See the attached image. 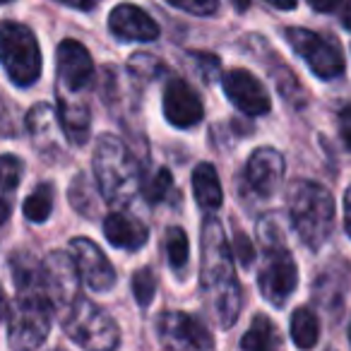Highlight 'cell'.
<instances>
[{
	"mask_svg": "<svg viewBox=\"0 0 351 351\" xmlns=\"http://www.w3.org/2000/svg\"><path fill=\"white\" fill-rule=\"evenodd\" d=\"M289 46L296 51L320 80H335L344 73V56L341 49L337 46L335 39L330 36H320L311 29H301V27H291L284 32Z\"/></svg>",
	"mask_w": 351,
	"mask_h": 351,
	"instance_id": "cell-7",
	"label": "cell"
},
{
	"mask_svg": "<svg viewBox=\"0 0 351 351\" xmlns=\"http://www.w3.org/2000/svg\"><path fill=\"white\" fill-rule=\"evenodd\" d=\"M58 3H63V5H68V8H75V10H92V8L97 5V0H58Z\"/></svg>",
	"mask_w": 351,
	"mask_h": 351,
	"instance_id": "cell-35",
	"label": "cell"
},
{
	"mask_svg": "<svg viewBox=\"0 0 351 351\" xmlns=\"http://www.w3.org/2000/svg\"><path fill=\"white\" fill-rule=\"evenodd\" d=\"M77 274L80 272L73 255L65 253H51L41 265V289L58 315L82 298L80 296V279L82 277Z\"/></svg>",
	"mask_w": 351,
	"mask_h": 351,
	"instance_id": "cell-8",
	"label": "cell"
},
{
	"mask_svg": "<svg viewBox=\"0 0 351 351\" xmlns=\"http://www.w3.org/2000/svg\"><path fill=\"white\" fill-rule=\"evenodd\" d=\"M65 335L77 341L84 351H113L121 344L118 325L97 303L80 298L65 313H60Z\"/></svg>",
	"mask_w": 351,
	"mask_h": 351,
	"instance_id": "cell-4",
	"label": "cell"
},
{
	"mask_svg": "<svg viewBox=\"0 0 351 351\" xmlns=\"http://www.w3.org/2000/svg\"><path fill=\"white\" fill-rule=\"evenodd\" d=\"M291 339L301 351H308L320 339V322L311 308H296L291 315Z\"/></svg>",
	"mask_w": 351,
	"mask_h": 351,
	"instance_id": "cell-21",
	"label": "cell"
},
{
	"mask_svg": "<svg viewBox=\"0 0 351 351\" xmlns=\"http://www.w3.org/2000/svg\"><path fill=\"white\" fill-rule=\"evenodd\" d=\"M53 306L44 293L17 296L8 308V344L12 351H34L51 332Z\"/></svg>",
	"mask_w": 351,
	"mask_h": 351,
	"instance_id": "cell-5",
	"label": "cell"
},
{
	"mask_svg": "<svg viewBox=\"0 0 351 351\" xmlns=\"http://www.w3.org/2000/svg\"><path fill=\"white\" fill-rule=\"evenodd\" d=\"M258 234H260V241L263 245L269 250H279V248H287L284 245V229H282V221H279V215H267L263 217L258 226Z\"/></svg>",
	"mask_w": 351,
	"mask_h": 351,
	"instance_id": "cell-26",
	"label": "cell"
},
{
	"mask_svg": "<svg viewBox=\"0 0 351 351\" xmlns=\"http://www.w3.org/2000/svg\"><path fill=\"white\" fill-rule=\"evenodd\" d=\"M265 3H269V5L277 8V10H293L298 0H265Z\"/></svg>",
	"mask_w": 351,
	"mask_h": 351,
	"instance_id": "cell-37",
	"label": "cell"
},
{
	"mask_svg": "<svg viewBox=\"0 0 351 351\" xmlns=\"http://www.w3.org/2000/svg\"><path fill=\"white\" fill-rule=\"evenodd\" d=\"M104 236L108 243L123 250H140L149 239V231L135 217H128L123 212H113L104 219Z\"/></svg>",
	"mask_w": 351,
	"mask_h": 351,
	"instance_id": "cell-17",
	"label": "cell"
},
{
	"mask_svg": "<svg viewBox=\"0 0 351 351\" xmlns=\"http://www.w3.org/2000/svg\"><path fill=\"white\" fill-rule=\"evenodd\" d=\"M94 176L108 205L128 207L140 193V166L116 135H101L94 149Z\"/></svg>",
	"mask_w": 351,
	"mask_h": 351,
	"instance_id": "cell-2",
	"label": "cell"
},
{
	"mask_svg": "<svg viewBox=\"0 0 351 351\" xmlns=\"http://www.w3.org/2000/svg\"><path fill=\"white\" fill-rule=\"evenodd\" d=\"M159 335L169 346L193 351H212L215 339L205 322L188 313H164L159 320Z\"/></svg>",
	"mask_w": 351,
	"mask_h": 351,
	"instance_id": "cell-11",
	"label": "cell"
},
{
	"mask_svg": "<svg viewBox=\"0 0 351 351\" xmlns=\"http://www.w3.org/2000/svg\"><path fill=\"white\" fill-rule=\"evenodd\" d=\"M92 197H94V188L87 183V178H84L82 173L75 176L73 186H70V202H73L75 210L82 212V215H87V217H94L92 205H87V202H92Z\"/></svg>",
	"mask_w": 351,
	"mask_h": 351,
	"instance_id": "cell-27",
	"label": "cell"
},
{
	"mask_svg": "<svg viewBox=\"0 0 351 351\" xmlns=\"http://www.w3.org/2000/svg\"><path fill=\"white\" fill-rule=\"evenodd\" d=\"M330 351H332V349H330Z\"/></svg>",
	"mask_w": 351,
	"mask_h": 351,
	"instance_id": "cell-42",
	"label": "cell"
},
{
	"mask_svg": "<svg viewBox=\"0 0 351 351\" xmlns=\"http://www.w3.org/2000/svg\"><path fill=\"white\" fill-rule=\"evenodd\" d=\"M0 58L17 87H32L41 77V51L29 27L5 22L0 29Z\"/></svg>",
	"mask_w": 351,
	"mask_h": 351,
	"instance_id": "cell-6",
	"label": "cell"
},
{
	"mask_svg": "<svg viewBox=\"0 0 351 351\" xmlns=\"http://www.w3.org/2000/svg\"><path fill=\"white\" fill-rule=\"evenodd\" d=\"M166 3L183 12H191V15H200V17L215 15L217 8H219L217 0H166Z\"/></svg>",
	"mask_w": 351,
	"mask_h": 351,
	"instance_id": "cell-30",
	"label": "cell"
},
{
	"mask_svg": "<svg viewBox=\"0 0 351 351\" xmlns=\"http://www.w3.org/2000/svg\"><path fill=\"white\" fill-rule=\"evenodd\" d=\"M341 0H308V5L313 8L315 12H332Z\"/></svg>",
	"mask_w": 351,
	"mask_h": 351,
	"instance_id": "cell-34",
	"label": "cell"
},
{
	"mask_svg": "<svg viewBox=\"0 0 351 351\" xmlns=\"http://www.w3.org/2000/svg\"><path fill=\"white\" fill-rule=\"evenodd\" d=\"M56 63H58L60 82H63V87L70 89V92L84 89L94 75L92 56H89V51L75 39L60 41L58 51H56Z\"/></svg>",
	"mask_w": 351,
	"mask_h": 351,
	"instance_id": "cell-14",
	"label": "cell"
},
{
	"mask_svg": "<svg viewBox=\"0 0 351 351\" xmlns=\"http://www.w3.org/2000/svg\"><path fill=\"white\" fill-rule=\"evenodd\" d=\"M193 193H195V200L202 210H219L221 202H224L217 169L212 164H207V161L197 164L195 171H193Z\"/></svg>",
	"mask_w": 351,
	"mask_h": 351,
	"instance_id": "cell-20",
	"label": "cell"
},
{
	"mask_svg": "<svg viewBox=\"0 0 351 351\" xmlns=\"http://www.w3.org/2000/svg\"><path fill=\"white\" fill-rule=\"evenodd\" d=\"M236 248H239L241 263H243L245 267H250V263H253V245H250V239H245L243 234H239L236 236Z\"/></svg>",
	"mask_w": 351,
	"mask_h": 351,
	"instance_id": "cell-32",
	"label": "cell"
},
{
	"mask_svg": "<svg viewBox=\"0 0 351 351\" xmlns=\"http://www.w3.org/2000/svg\"><path fill=\"white\" fill-rule=\"evenodd\" d=\"M68 250L73 255L75 265H77V272L82 277V282L94 293H106L116 287V269H113V265L108 263V258L104 255V250L97 243L77 236V239L70 241Z\"/></svg>",
	"mask_w": 351,
	"mask_h": 351,
	"instance_id": "cell-10",
	"label": "cell"
},
{
	"mask_svg": "<svg viewBox=\"0 0 351 351\" xmlns=\"http://www.w3.org/2000/svg\"><path fill=\"white\" fill-rule=\"evenodd\" d=\"M349 341H351V325H349Z\"/></svg>",
	"mask_w": 351,
	"mask_h": 351,
	"instance_id": "cell-40",
	"label": "cell"
},
{
	"mask_svg": "<svg viewBox=\"0 0 351 351\" xmlns=\"http://www.w3.org/2000/svg\"><path fill=\"white\" fill-rule=\"evenodd\" d=\"M260 291L265 301H269L274 308H284L298 284V267L293 263L291 253L287 248L269 250L263 269H260Z\"/></svg>",
	"mask_w": 351,
	"mask_h": 351,
	"instance_id": "cell-9",
	"label": "cell"
},
{
	"mask_svg": "<svg viewBox=\"0 0 351 351\" xmlns=\"http://www.w3.org/2000/svg\"><path fill=\"white\" fill-rule=\"evenodd\" d=\"M344 226H346V234L351 236V186L344 193Z\"/></svg>",
	"mask_w": 351,
	"mask_h": 351,
	"instance_id": "cell-36",
	"label": "cell"
},
{
	"mask_svg": "<svg viewBox=\"0 0 351 351\" xmlns=\"http://www.w3.org/2000/svg\"><path fill=\"white\" fill-rule=\"evenodd\" d=\"M171 186H173V181H171V173L166 169H159L154 173V178H152V181L145 186V197L152 202V205H156V202L166 200V195L171 193Z\"/></svg>",
	"mask_w": 351,
	"mask_h": 351,
	"instance_id": "cell-29",
	"label": "cell"
},
{
	"mask_svg": "<svg viewBox=\"0 0 351 351\" xmlns=\"http://www.w3.org/2000/svg\"><path fill=\"white\" fill-rule=\"evenodd\" d=\"M22 212H25L27 219L34 221V224H41V221L49 219L51 212H53V186H51V183H41L39 188H34V191L27 195L25 205H22Z\"/></svg>",
	"mask_w": 351,
	"mask_h": 351,
	"instance_id": "cell-22",
	"label": "cell"
},
{
	"mask_svg": "<svg viewBox=\"0 0 351 351\" xmlns=\"http://www.w3.org/2000/svg\"><path fill=\"white\" fill-rule=\"evenodd\" d=\"M200 287L219 317L221 327H231L241 311V287L234 272V250L217 219L202 224L200 236Z\"/></svg>",
	"mask_w": 351,
	"mask_h": 351,
	"instance_id": "cell-1",
	"label": "cell"
},
{
	"mask_svg": "<svg viewBox=\"0 0 351 351\" xmlns=\"http://www.w3.org/2000/svg\"><path fill=\"white\" fill-rule=\"evenodd\" d=\"M272 339H274L272 322H269L267 317L258 315L253 320V325H250V330L243 335L241 346H243V351H272V349H269Z\"/></svg>",
	"mask_w": 351,
	"mask_h": 351,
	"instance_id": "cell-24",
	"label": "cell"
},
{
	"mask_svg": "<svg viewBox=\"0 0 351 351\" xmlns=\"http://www.w3.org/2000/svg\"><path fill=\"white\" fill-rule=\"evenodd\" d=\"M231 3H234L239 12H243V10H248V8H250V0H231Z\"/></svg>",
	"mask_w": 351,
	"mask_h": 351,
	"instance_id": "cell-38",
	"label": "cell"
},
{
	"mask_svg": "<svg viewBox=\"0 0 351 351\" xmlns=\"http://www.w3.org/2000/svg\"><path fill=\"white\" fill-rule=\"evenodd\" d=\"M339 130H341V137H344V145L351 149V106L341 108V113H339Z\"/></svg>",
	"mask_w": 351,
	"mask_h": 351,
	"instance_id": "cell-33",
	"label": "cell"
},
{
	"mask_svg": "<svg viewBox=\"0 0 351 351\" xmlns=\"http://www.w3.org/2000/svg\"><path fill=\"white\" fill-rule=\"evenodd\" d=\"M164 116L166 121L173 128H193L202 121L205 116V108H202V101L193 87L186 82V80H171L164 89Z\"/></svg>",
	"mask_w": 351,
	"mask_h": 351,
	"instance_id": "cell-13",
	"label": "cell"
},
{
	"mask_svg": "<svg viewBox=\"0 0 351 351\" xmlns=\"http://www.w3.org/2000/svg\"><path fill=\"white\" fill-rule=\"evenodd\" d=\"M284 178V156L274 147H258L245 164V181L258 195H272Z\"/></svg>",
	"mask_w": 351,
	"mask_h": 351,
	"instance_id": "cell-15",
	"label": "cell"
},
{
	"mask_svg": "<svg viewBox=\"0 0 351 351\" xmlns=\"http://www.w3.org/2000/svg\"><path fill=\"white\" fill-rule=\"evenodd\" d=\"M289 217L298 239L308 248H322L335 226V200L330 191L313 181H293L289 186Z\"/></svg>",
	"mask_w": 351,
	"mask_h": 351,
	"instance_id": "cell-3",
	"label": "cell"
},
{
	"mask_svg": "<svg viewBox=\"0 0 351 351\" xmlns=\"http://www.w3.org/2000/svg\"><path fill=\"white\" fill-rule=\"evenodd\" d=\"M108 29L121 41H156L159 39V25L147 15L142 8L123 3L113 8L108 15Z\"/></svg>",
	"mask_w": 351,
	"mask_h": 351,
	"instance_id": "cell-16",
	"label": "cell"
},
{
	"mask_svg": "<svg viewBox=\"0 0 351 351\" xmlns=\"http://www.w3.org/2000/svg\"><path fill=\"white\" fill-rule=\"evenodd\" d=\"M159 60H154L152 56H147V53H137V56H132L130 58V70L132 73H137V75H145V77H154L156 73H159Z\"/></svg>",
	"mask_w": 351,
	"mask_h": 351,
	"instance_id": "cell-31",
	"label": "cell"
},
{
	"mask_svg": "<svg viewBox=\"0 0 351 351\" xmlns=\"http://www.w3.org/2000/svg\"><path fill=\"white\" fill-rule=\"evenodd\" d=\"M58 351H65V349H58Z\"/></svg>",
	"mask_w": 351,
	"mask_h": 351,
	"instance_id": "cell-41",
	"label": "cell"
},
{
	"mask_svg": "<svg viewBox=\"0 0 351 351\" xmlns=\"http://www.w3.org/2000/svg\"><path fill=\"white\" fill-rule=\"evenodd\" d=\"M58 111L49 106V104H36L27 113V130L34 137L36 149L46 152L51 145H56V137H58Z\"/></svg>",
	"mask_w": 351,
	"mask_h": 351,
	"instance_id": "cell-19",
	"label": "cell"
},
{
	"mask_svg": "<svg viewBox=\"0 0 351 351\" xmlns=\"http://www.w3.org/2000/svg\"><path fill=\"white\" fill-rule=\"evenodd\" d=\"M344 25L351 29V0H349V5H346V12H344Z\"/></svg>",
	"mask_w": 351,
	"mask_h": 351,
	"instance_id": "cell-39",
	"label": "cell"
},
{
	"mask_svg": "<svg viewBox=\"0 0 351 351\" xmlns=\"http://www.w3.org/2000/svg\"><path fill=\"white\" fill-rule=\"evenodd\" d=\"M221 87H224V94L229 97V101L239 111H243L245 116H265L272 108L265 84L255 75H250L248 70H229L221 77Z\"/></svg>",
	"mask_w": 351,
	"mask_h": 351,
	"instance_id": "cell-12",
	"label": "cell"
},
{
	"mask_svg": "<svg viewBox=\"0 0 351 351\" xmlns=\"http://www.w3.org/2000/svg\"><path fill=\"white\" fill-rule=\"evenodd\" d=\"M56 111H58L60 130L68 137L70 145H87L89 135H92V116H89L87 104L58 97Z\"/></svg>",
	"mask_w": 351,
	"mask_h": 351,
	"instance_id": "cell-18",
	"label": "cell"
},
{
	"mask_svg": "<svg viewBox=\"0 0 351 351\" xmlns=\"http://www.w3.org/2000/svg\"><path fill=\"white\" fill-rule=\"evenodd\" d=\"M188 255H191V243H188V234L181 226H171L166 231V258L173 269H183L188 265Z\"/></svg>",
	"mask_w": 351,
	"mask_h": 351,
	"instance_id": "cell-23",
	"label": "cell"
},
{
	"mask_svg": "<svg viewBox=\"0 0 351 351\" xmlns=\"http://www.w3.org/2000/svg\"><path fill=\"white\" fill-rule=\"evenodd\" d=\"M22 159H17L15 154H3L0 159V176H3V191L12 193L17 186H20V178H22Z\"/></svg>",
	"mask_w": 351,
	"mask_h": 351,
	"instance_id": "cell-28",
	"label": "cell"
},
{
	"mask_svg": "<svg viewBox=\"0 0 351 351\" xmlns=\"http://www.w3.org/2000/svg\"><path fill=\"white\" fill-rule=\"evenodd\" d=\"M154 291H156V277L149 267H140L132 274V296H135L137 306L147 308L154 301Z\"/></svg>",
	"mask_w": 351,
	"mask_h": 351,
	"instance_id": "cell-25",
	"label": "cell"
}]
</instances>
